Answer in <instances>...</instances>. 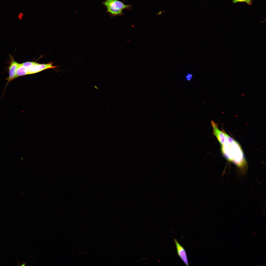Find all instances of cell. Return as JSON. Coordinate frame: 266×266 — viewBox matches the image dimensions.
Segmentation results:
<instances>
[{"label": "cell", "instance_id": "12", "mask_svg": "<svg viewBox=\"0 0 266 266\" xmlns=\"http://www.w3.org/2000/svg\"><path fill=\"white\" fill-rule=\"evenodd\" d=\"M26 263L23 262L22 264L21 265V266H25L26 265Z\"/></svg>", "mask_w": 266, "mask_h": 266}, {"label": "cell", "instance_id": "2", "mask_svg": "<svg viewBox=\"0 0 266 266\" xmlns=\"http://www.w3.org/2000/svg\"><path fill=\"white\" fill-rule=\"evenodd\" d=\"M124 2L118 0H105L102 4L107 8L106 12L111 17H113L123 15V10L124 9L130 10L132 9V4H125Z\"/></svg>", "mask_w": 266, "mask_h": 266}, {"label": "cell", "instance_id": "8", "mask_svg": "<svg viewBox=\"0 0 266 266\" xmlns=\"http://www.w3.org/2000/svg\"><path fill=\"white\" fill-rule=\"evenodd\" d=\"M37 63L33 62H27L22 64L24 66L29 69L36 64Z\"/></svg>", "mask_w": 266, "mask_h": 266}, {"label": "cell", "instance_id": "9", "mask_svg": "<svg viewBox=\"0 0 266 266\" xmlns=\"http://www.w3.org/2000/svg\"><path fill=\"white\" fill-rule=\"evenodd\" d=\"M238 2H245L248 5H250L252 3V0H233V2L236 3Z\"/></svg>", "mask_w": 266, "mask_h": 266}, {"label": "cell", "instance_id": "10", "mask_svg": "<svg viewBox=\"0 0 266 266\" xmlns=\"http://www.w3.org/2000/svg\"><path fill=\"white\" fill-rule=\"evenodd\" d=\"M193 75L191 73H187L185 77L186 80L188 81H190L192 78Z\"/></svg>", "mask_w": 266, "mask_h": 266}, {"label": "cell", "instance_id": "6", "mask_svg": "<svg viewBox=\"0 0 266 266\" xmlns=\"http://www.w3.org/2000/svg\"><path fill=\"white\" fill-rule=\"evenodd\" d=\"M55 67L52 63L40 64L37 63L31 68L28 69V74L36 73L44 70Z\"/></svg>", "mask_w": 266, "mask_h": 266}, {"label": "cell", "instance_id": "1", "mask_svg": "<svg viewBox=\"0 0 266 266\" xmlns=\"http://www.w3.org/2000/svg\"><path fill=\"white\" fill-rule=\"evenodd\" d=\"M221 150L228 161L240 168L246 166V161L240 145L227 133L224 143L221 145Z\"/></svg>", "mask_w": 266, "mask_h": 266}, {"label": "cell", "instance_id": "3", "mask_svg": "<svg viewBox=\"0 0 266 266\" xmlns=\"http://www.w3.org/2000/svg\"><path fill=\"white\" fill-rule=\"evenodd\" d=\"M211 124L213 130V133L216 137L221 145L223 144L225 140L226 133L218 128L217 124L212 120Z\"/></svg>", "mask_w": 266, "mask_h": 266}, {"label": "cell", "instance_id": "11", "mask_svg": "<svg viewBox=\"0 0 266 266\" xmlns=\"http://www.w3.org/2000/svg\"><path fill=\"white\" fill-rule=\"evenodd\" d=\"M23 16V14H22V13H20L19 15V16H18L19 18L20 19H21L22 17Z\"/></svg>", "mask_w": 266, "mask_h": 266}, {"label": "cell", "instance_id": "13", "mask_svg": "<svg viewBox=\"0 0 266 266\" xmlns=\"http://www.w3.org/2000/svg\"><path fill=\"white\" fill-rule=\"evenodd\" d=\"M94 87L96 89H98V87L96 85H95L94 86Z\"/></svg>", "mask_w": 266, "mask_h": 266}, {"label": "cell", "instance_id": "5", "mask_svg": "<svg viewBox=\"0 0 266 266\" xmlns=\"http://www.w3.org/2000/svg\"><path fill=\"white\" fill-rule=\"evenodd\" d=\"M173 239L178 255L185 265L189 266L187 256L184 248L178 242L176 239L174 238Z\"/></svg>", "mask_w": 266, "mask_h": 266}, {"label": "cell", "instance_id": "4", "mask_svg": "<svg viewBox=\"0 0 266 266\" xmlns=\"http://www.w3.org/2000/svg\"><path fill=\"white\" fill-rule=\"evenodd\" d=\"M10 57L11 61L10 65L8 67L9 76L6 79V80H7V82L6 84L4 91L9 83L16 78V71L19 64V63L14 60L12 56Z\"/></svg>", "mask_w": 266, "mask_h": 266}, {"label": "cell", "instance_id": "7", "mask_svg": "<svg viewBox=\"0 0 266 266\" xmlns=\"http://www.w3.org/2000/svg\"><path fill=\"white\" fill-rule=\"evenodd\" d=\"M28 69L19 64L16 72V78L28 74Z\"/></svg>", "mask_w": 266, "mask_h": 266}]
</instances>
